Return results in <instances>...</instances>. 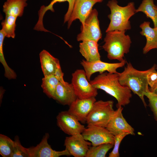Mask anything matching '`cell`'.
<instances>
[{
	"instance_id": "27",
	"label": "cell",
	"mask_w": 157,
	"mask_h": 157,
	"mask_svg": "<svg viewBox=\"0 0 157 157\" xmlns=\"http://www.w3.org/2000/svg\"><path fill=\"white\" fill-rule=\"evenodd\" d=\"M14 141L12 157H29L28 148L22 146L17 136L15 137Z\"/></svg>"
},
{
	"instance_id": "17",
	"label": "cell",
	"mask_w": 157,
	"mask_h": 157,
	"mask_svg": "<svg viewBox=\"0 0 157 157\" xmlns=\"http://www.w3.org/2000/svg\"><path fill=\"white\" fill-rule=\"evenodd\" d=\"M76 1V0H52L48 5L41 6L38 11V19L34 28V30L38 31L49 32L44 27L43 24V17L45 14L48 10H50L53 12H54L53 6L57 2H62L66 1L68 2V8L67 11L64 15V23H65L66 22H68L72 13Z\"/></svg>"
},
{
	"instance_id": "31",
	"label": "cell",
	"mask_w": 157,
	"mask_h": 157,
	"mask_svg": "<svg viewBox=\"0 0 157 157\" xmlns=\"http://www.w3.org/2000/svg\"><path fill=\"white\" fill-rule=\"evenodd\" d=\"M54 75L58 81L63 84L66 85L68 83L65 81L63 79L64 74L61 69L60 64L58 65L55 71Z\"/></svg>"
},
{
	"instance_id": "32",
	"label": "cell",
	"mask_w": 157,
	"mask_h": 157,
	"mask_svg": "<svg viewBox=\"0 0 157 157\" xmlns=\"http://www.w3.org/2000/svg\"><path fill=\"white\" fill-rule=\"evenodd\" d=\"M151 92L157 96V87Z\"/></svg>"
},
{
	"instance_id": "26",
	"label": "cell",
	"mask_w": 157,
	"mask_h": 157,
	"mask_svg": "<svg viewBox=\"0 0 157 157\" xmlns=\"http://www.w3.org/2000/svg\"><path fill=\"white\" fill-rule=\"evenodd\" d=\"M5 34L3 30H0V61L3 65L5 69V76L8 79H15L17 75L15 72L10 68L5 60L3 55V42Z\"/></svg>"
},
{
	"instance_id": "20",
	"label": "cell",
	"mask_w": 157,
	"mask_h": 157,
	"mask_svg": "<svg viewBox=\"0 0 157 157\" xmlns=\"http://www.w3.org/2000/svg\"><path fill=\"white\" fill-rule=\"evenodd\" d=\"M79 47L80 52L86 61L92 62L101 60L97 42L92 40H85L80 43Z\"/></svg>"
},
{
	"instance_id": "15",
	"label": "cell",
	"mask_w": 157,
	"mask_h": 157,
	"mask_svg": "<svg viewBox=\"0 0 157 157\" xmlns=\"http://www.w3.org/2000/svg\"><path fill=\"white\" fill-rule=\"evenodd\" d=\"M96 101L94 97L85 99L77 98L69 106L68 111L79 122L86 123L87 117Z\"/></svg>"
},
{
	"instance_id": "13",
	"label": "cell",
	"mask_w": 157,
	"mask_h": 157,
	"mask_svg": "<svg viewBox=\"0 0 157 157\" xmlns=\"http://www.w3.org/2000/svg\"><path fill=\"white\" fill-rule=\"evenodd\" d=\"M91 145V142L86 140L82 134L66 137L64 144L65 149L74 157H85Z\"/></svg>"
},
{
	"instance_id": "24",
	"label": "cell",
	"mask_w": 157,
	"mask_h": 157,
	"mask_svg": "<svg viewBox=\"0 0 157 157\" xmlns=\"http://www.w3.org/2000/svg\"><path fill=\"white\" fill-rule=\"evenodd\" d=\"M15 144L13 140L7 136L0 134V154L3 157H12Z\"/></svg>"
},
{
	"instance_id": "9",
	"label": "cell",
	"mask_w": 157,
	"mask_h": 157,
	"mask_svg": "<svg viewBox=\"0 0 157 157\" xmlns=\"http://www.w3.org/2000/svg\"><path fill=\"white\" fill-rule=\"evenodd\" d=\"M82 134L86 140L91 142L92 146L107 143L114 144V136L105 127L87 126Z\"/></svg>"
},
{
	"instance_id": "12",
	"label": "cell",
	"mask_w": 157,
	"mask_h": 157,
	"mask_svg": "<svg viewBox=\"0 0 157 157\" xmlns=\"http://www.w3.org/2000/svg\"><path fill=\"white\" fill-rule=\"evenodd\" d=\"M49 137V133H46L39 144L35 147L28 148L29 157H58L71 156L66 149L60 151L53 150L48 143Z\"/></svg>"
},
{
	"instance_id": "8",
	"label": "cell",
	"mask_w": 157,
	"mask_h": 157,
	"mask_svg": "<svg viewBox=\"0 0 157 157\" xmlns=\"http://www.w3.org/2000/svg\"><path fill=\"white\" fill-rule=\"evenodd\" d=\"M98 13L95 9L92 10L85 19L84 24L81 26V32L77 36L78 41L90 40L97 42L102 37L98 18Z\"/></svg>"
},
{
	"instance_id": "10",
	"label": "cell",
	"mask_w": 157,
	"mask_h": 157,
	"mask_svg": "<svg viewBox=\"0 0 157 157\" xmlns=\"http://www.w3.org/2000/svg\"><path fill=\"white\" fill-rule=\"evenodd\" d=\"M56 119L58 127L64 133L70 136L82 134L85 129L68 111L60 112L57 116Z\"/></svg>"
},
{
	"instance_id": "33",
	"label": "cell",
	"mask_w": 157,
	"mask_h": 157,
	"mask_svg": "<svg viewBox=\"0 0 157 157\" xmlns=\"http://www.w3.org/2000/svg\"><path fill=\"white\" fill-rule=\"evenodd\" d=\"M156 69H157V66H156Z\"/></svg>"
},
{
	"instance_id": "2",
	"label": "cell",
	"mask_w": 157,
	"mask_h": 157,
	"mask_svg": "<svg viewBox=\"0 0 157 157\" xmlns=\"http://www.w3.org/2000/svg\"><path fill=\"white\" fill-rule=\"evenodd\" d=\"M156 66L155 65L147 70L140 71L134 68L129 63L123 72L119 73L118 79L121 85L128 88L137 95L145 107L147 105L144 99V93L149 89L147 75Z\"/></svg>"
},
{
	"instance_id": "7",
	"label": "cell",
	"mask_w": 157,
	"mask_h": 157,
	"mask_svg": "<svg viewBox=\"0 0 157 157\" xmlns=\"http://www.w3.org/2000/svg\"><path fill=\"white\" fill-rule=\"evenodd\" d=\"M71 83L77 98L85 99L95 97L97 90L93 87L87 79L84 70L77 69L72 74Z\"/></svg>"
},
{
	"instance_id": "6",
	"label": "cell",
	"mask_w": 157,
	"mask_h": 157,
	"mask_svg": "<svg viewBox=\"0 0 157 157\" xmlns=\"http://www.w3.org/2000/svg\"><path fill=\"white\" fill-rule=\"evenodd\" d=\"M112 100L96 101L86 121L88 126H97L106 127L115 110Z\"/></svg>"
},
{
	"instance_id": "16",
	"label": "cell",
	"mask_w": 157,
	"mask_h": 157,
	"mask_svg": "<svg viewBox=\"0 0 157 157\" xmlns=\"http://www.w3.org/2000/svg\"><path fill=\"white\" fill-rule=\"evenodd\" d=\"M123 109L122 106L117 107L106 128L114 136L123 133L134 135V129L127 123L123 116Z\"/></svg>"
},
{
	"instance_id": "4",
	"label": "cell",
	"mask_w": 157,
	"mask_h": 157,
	"mask_svg": "<svg viewBox=\"0 0 157 157\" xmlns=\"http://www.w3.org/2000/svg\"><path fill=\"white\" fill-rule=\"evenodd\" d=\"M116 0L109 1L107 6L110 8L111 13L108 16L110 20L106 32L115 30L125 31L130 29L131 26L129 20L135 13L134 3L131 2L124 7L117 4Z\"/></svg>"
},
{
	"instance_id": "28",
	"label": "cell",
	"mask_w": 157,
	"mask_h": 157,
	"mask_svg": "<svg viewBox=\"0 0 157 157\" xmlns=\"http://www.w3.org/2000/svg\"><path fill=\"white\" fill-rule=\"evenodd\" d=\"M129 134L126 133H123L114 136V148L112 151L109 154V157H119V148L120 144L123 139Z\"/></svg>"
},
{
	"instance_id": "19",
	"label": "cell",
	"mask_w": 157,
	"mask_h": 157,
	"mask_svg": "<svg viewBox=\"0 0 157 157\" xmlns=\"http://www.w3.org/2000/svg\"><path fill=\"white\" fill-rule=\"evenodd\" d=\"M150 24L149 22H144L140 26L142 29L140 33L146 39V43L143 49L144 54L152 49H157V28L151 27Z\"/></svg>"
},
{
	"instance_id": "23",
	"label": "cell",
	"mask_w": 157,
	"mask_h": 157,
	"mask_svg": "<svg viewBox=\"0 0 157 157\" xmlns=\"http://www.w3.org/2000/svg\"><path fill=\"white\" fill-rule=\"evenodd\" d=\"M59 81L54 74L44 76L41 87L43 91L49 97L54 99L55 92Z\"/></svg>"
},
{
	"instance_id": "18",
	"label": "cell",
	"mask_w": 157,
	"mask_h": 157,
	"mask_svg": "<svg viewBox=\"0 0 157 157\" xmlns=\"http://www.w3.org/2000/svg\"><path fill=\"white\" fill-rule=\"evenodd\" d=\"M77 98L71 83L64 85L59 82L55 92L54 99L62 105L70 106Z\"/></svg>"
},
{
	"instance_id": "29",
	"label": "cell",
	"mask_w": 157,
	"mask_h": 157,
	"mask_svg": "<svg viewBox=\"0 0 157 157\" xmlns=\"http://www.w3.org/2000/svg\"><path fill=\"white\" fill-rule=\"evenodd\" d=\"M148 99L150 107L157 121V96L150 91L148 89L144 93Z\"/></svg>"
},
{
	"instance_id": "3",
	"label": "cell",
	"mask_w": 157,
	"mask_h": 157,
	"mask_svg": "<svg viewBox=\"0 0 157 157\" xmlns=\"http://www.w3.org/2000/svg\"><path fill=\"white\" fill-rule=\"evenodd\" d=\"M125 31L115 30L106 32L103 48L107 53L110 60H117L120 62L126 60L123 58L128 53L131 43L130 38L125 34Z\"/></svg>"
},
{
	"instance_id": "11",
	"label": "cell",
	"mask_w": 157,
	"mask_h": 157,
	"mask_svg": "<svg viewBox=\"0 0 157 157\" xmlns=\"http://www.w3.org/2000/svg\"><path fill=\"white\" fill-rule=\"evenodd\" d=\"M126 63V60L118 63H109L102 61L101 60L89 62L85 60H82L81 62L89 81L90 80L92 75L97 72H99V74L106 71L112 73H118L117 71V69L122 67Z\"/></svg>"
},
{
	"instance_id": "1",
	"label": "cell",
	"mask_w": 157,
	"mask_h": 157,
	"mask_svg": "<svg viewBox=\"0 0 157 157\" xmlns=\"http://www.w3.org/2000/svg\"><path fill=\"white\" fill-rule=\"evenodd\" d=\"M119 73L104 72L89 81L94 88L102 90L115 98L117 101V107L129 104L132 96L131 91L119 83Z\"/></svg>"
},
{
	"instance_id": "14",
	"label": "cell",
	"mask_w": 157,
	"mask_h": 157,
	"mask_svg": "<svg viewBox=\"0 0 157 157\" xmlns=\"http://www.w3.org/2000/svg\"><path fill=\"white\" fill-rule=\"evenodd\" d=\"M103 0H76L70 17L68 21L67 27L69 28L72 22L78 19L84 25L85 21L92 10L94 5L101 3Z\"/></svg>"
},
{
	"instance_id": "21",
	"label": "cell",
	"mask_w": 157,
	"mask_h": 157,
	"mask_svg": "<svg viewBox=\"0 0 157 157\" xmlns=\"http://www.w3.org/2000/svg\"><path fill=\"white\" fill-rule=\"evenodd\" d=\"M39 56L44 76L54 74L58 65L60 64L59 60L45 50H42L40 52Z\"/></svg>"
},
{
	"instance_id": "5",
	"label": "cell",
	"mask_w": 157,
	"mask_h": 157,
	"mask_svg": "<svg viewBox=\"0 0 157 157\" xmlns=\"http://www.w3.org/2000/svg\"><path fill=\"white\" fill-rule=\"evenodd\" d=\"M27 0H7L3 6L5 18L1 23V29L6 37L14 38L15 36L16 20L22 16L24 8L27 5Z\"/></svg>"
},
{
	"instance_id": "30",
	"label": "cell",
	"mask_w": 157,
	"mask_h": 157,
	"mask_svg": "<svg viewBox=\"0 0 157 157\" xmlns=\"http://www.w3.org/2000/svg\"><path fill=\"white\" fill-rule=\"evenodd\" d=\"M156 67L150 71L147 75L148 83L150 87L149 90L151 92L157 87V71H156Z\"/></svg>"
},
{
	"instance_id": "25",
	"label": "cell",
	"mask_w": 157,
	"mask_h": 157,
	"mask_svg": "<svg viewBox=\"0 0 157 157\" xmlns=\"http://www.w3.org/2000/svg\"><path fill=\"white\" fill-rule=\"evenodd\" d=\"M114 146V144L107 143L89 147L85 157H105L108 151Z\"/></svg>"
},
{
	"instance_id": "22",
	"label": "cell",
	"mask_w": 157,
	"mask_h": 157,
	"mask_svg": "<svg viewBox=\"0 0 157 157\" xmlns=\"http://www.w3.org/2000/svg\"><path fill=\"white\" fill-rule=\"evenodd\" d=\"M139 12L143 13L147 17L150 18L153 22L154 28H157V7L154 0H143L135 13Z\"/></svg>"
}]
</instances>
